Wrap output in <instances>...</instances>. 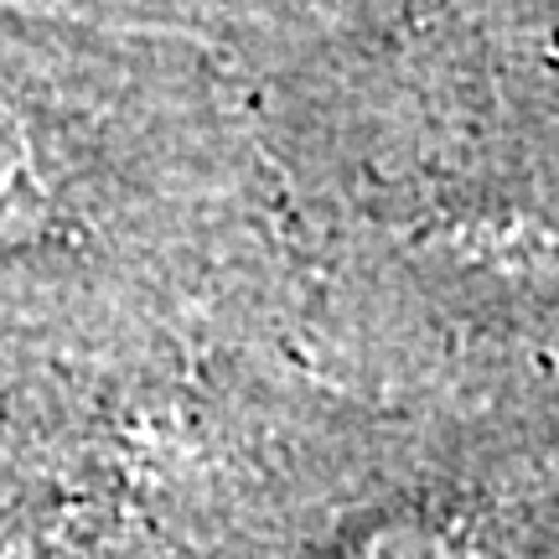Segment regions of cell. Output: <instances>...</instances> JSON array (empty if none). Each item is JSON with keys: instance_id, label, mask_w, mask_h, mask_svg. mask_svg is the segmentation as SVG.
I'll list each match as a JSON object with an SVG mask.
<instances>
[{"instance_id": "cell-1", "label": "cell", "mask_w": 559, "mask_h": 559, "mask_svg": "<svg viewBox=\"0 0 559 559\" xmlns=\"http://www.w3.org/2000/svg\"><path fill=\"white\" fill-rule=\"evenodd\" d=\"M37 207V192H32V160L16 145V135L0 130V228L5 223H26Z\"/></svg>"}, {"instance_id": "cell-2", "label": "cell", "mask_w": 559, "mask_h": 559, "mask_svg": "<svg viewBox=\"0 0 559 559\" xmlns=\"http://www.w3.org/2000/svg\"><path fill=\"white\" fill-rule=\"evenodd\" d=\"M358 559H425V555H415V528H394V534H379L368 549H358Z\"/></svg>"}]
</instances>
